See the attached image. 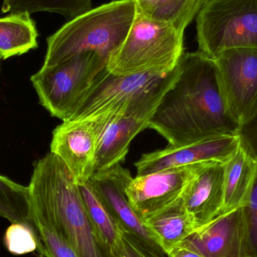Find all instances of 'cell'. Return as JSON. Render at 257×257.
Instances as JSON below:
<instances>
[{"mask_svg": "<svg viewBox=\"0 0 257 257\" xmlns=\"http://www.w3.org/2000/svg\"><path fill=\"white\" fill-rule=\"evenodd\" d=\"M179 75L149 120L169 146L238 136L240 125L226 103L215 60L200 51L184 53Z\"/></svg>", "mask_w": 257, "mask_h": 257, "instance_id": "6da1fadb", "label": "cell"}, {"mask_svg": "<svg viewBox=\"0 0 257 257\" xmlns=\"http://www.w3.org/2000/svg\"><path fill=\"white\" fill-rule=\"evenodd\" d=\"M28 187L33 223L51 226L78 257H108L89 218L78 183L57 156L50 152L36 162Z\"/></svg>", "mask_w": 257, "mask_h": 257, "instance_id": "7a4b0ae2", "label": "cell"}, {"mask_svg": "<svg viewBox=\"0 0 257 257\" xmlns=\"http://www.w3.org/2000/svg\"><path fill=\"white\" fill-rule=\"evenodd\" d=\"M136 14L134 0H114L69 20L47 39L42 66H55L84 52L108 61L126 39Z\"/></svg>", "mask_w": 257, "mask_h": 257, "instance_id": "3957f363", "label": "cell"}, {"mask_svg": "<svg viewBox=\"0 0 257 257\" xmlns=\"http://www.w3.org/2000/svg\"><path fill=\"white\" fill-rule=\"evenodd\" d=\"M179 71L178 64L169 72L124 75L108 72L91 90L70 120L99 116L151 119L162 98L178 78Z\"/></svg>", "mask_w": 257, "mask_h": 257, "instance_id": "277c9868", "label": "cell"}, {"mask_svg": "<svg viewBox=\"0 0 257 257\" xmlns=\"http://www.w3.org/2000/svg\"><path fill=\"white\" fill-rule=\"evenodd\" d=\"M108 63L96 53H81L55 66H42L31 81L42 106L66 121L109 72Z\"/></svg>", "mask_w": 257, "mask_h": 257, "instance_id": "5b68a950", "label": "cell"}, {"mask_svg": "<svg viewBox=\"0 0 257 257\" xmlns=\"http://www.w3.org/2000/svg\"><path fill=\"white\" fill-rule=\"evenodd\" d=\"M184 35L174 26L151 19L136 9L126 39L108 60V71L124 75L172 70L184 54Z\"/></svg>", "mask_w": 257, "mask_h": 257, "instance_id": "8992f818", "label": "cell"}, {"mask_svg": "<svg viewBox=\"0 0 257 257\" xmlns=\"http://www.w3.org/2000/svg\"><path fill=\"white\" fill-rule=\"evenodd\" d=\"M196 32L199 51L213 60L230 48L257 49V0H208Z\"/></svg>", "mask_w": 257, "mask_h": 257, "instance_id": "52a82bcc", "label": "cell"}, {"mask_svg": "<svg viewBox=\"0 0 257 257\" xmlns=\"http://www.w3.org/2000/svg\"><path fill=\"white\" fill-rule=\"evenodd\" d=\"M214 60L229 111L241 126L257 111V49L230 48Z\"/></svg>", "mask_w": 257, "mask_h": 257, "instance_id": "ba28073f", "label": "cell"}, {"mask_svg": "<svg viewBox=\"0 0 257 257\" xmlns=\"http://www.w3.org/2000/svg\"><path fill=\"white\" fill-rule=\"evenodd\" d=\"M108 123L104 117L66 120L53 131L51 153L65 163L77 183L89 181L95 173L98 145Z\"/></svg>", "mask_w": 257, "mask_h": 257, "instance_id": "9c48e42d", "label": "cell"}, {"mask_svg": "<svg viewBox=\"0 0 257 257\" xmlns=\"http://www.w3.org/2000/svg\"><path fill=\"white\" fill-rule=\"evenodd\" d=\"M200 164L137 175L125 187L128 202L142 220L154 215L181 197Z\"/></svg>", "mask_w": 257, "mask_h": 257, "instance_id": "30bf717a", "label": "cell"}, {"mask_svg": "<svg viewBox=\"0 0 257 257\" xmlns=\"http://www.w3.org/2000/svg\"><path fill=\"white\" fill-rule=\"evenodd\" d=\"M241 146L238 136H220L181 147L168 146L145 154L135 163L137 175L208 162L226 163Z\"/></svg>", "mask_w": 257, "mask_h": 257, "instance_id": "8fae6325", "label": "cell"}, {"mask_svg": "<svg viewBox=\"0 0 257 257\" xmlns=\"http://www.w3.org/2000/svg\"><path fill=\"white\" fill-rule=\"evenodd\" d=\"M185 241L204 257H253L243 207L220 214Z\"/></svg>", "mask_w": 257, "mask_h": 257, "instance_id": "7c38bea8", "label": "cell"}, {"mask_svg": "<svg viewBox=\"0 0 257 257\" xmlns=\"http://www.w3.org/2000/svg\"><path fill=\"white\" fill-rule=\"evenodd\" d=\"M132 178L130 171L118 164L95 172L90 181L96 194L123 230L136 235L156 251L165 254L125 195V187Z\"/></svg>", "mask_w": 257, "mask_h": 257, "instance_id": "4fadbf2b", "label": "cell"}, {"mask_svg": "<svg viewBox=\"0 0 257 257\" xmlns=\"http://www.w3.org/2000/svg\"><path fill=\"white\" fill-rule=\"evenodd\" d=\"M225 163H201L181 196L198 228L222 214L224 203Z\"/></svg>", "mask_w": 257, "mask_h": 257, "instance_id": "5bb4252c", "label": "cell"}, {"mask_svg": "<svg viewBox=\"0 0 257 257\" xmlns=\"http://www.w3.org/2000/svg\"><path fill=\"white\" fill-rule=\"evenodd\" d=\"M102 132L96 151L95 172H102L124 161L130 143L149 126L148 117H110Z\"/></svg>", "mask_w": 257, "mask_h": 257, "instance_id": "9a60e30c", "label": "cell"}, {"mask_svg": "<svg viewBox=\"0 0 257 257\" xmlns=\"http://www.w3.org/2000/svg\"><path fill=\"white\" fill-rule=\"evenodd\" d=\"M144 223L166 255L198 229L197 225L184 208L181 197L144 220Z\"/></svg>", "mask_w": 257, "mask_h": 257, "instance_id": "2e32d148", "label": "cell"}, {"mask_svg": "<svg viewBox=\"0 0 257 257\" xmlns=\"http://www.w3.org/2000/svg\"><path fill=\"white\" fill-rule=\"evenodd\" d=\"M256 175V160L241 145L232 158L225 163L222 214L242 208L247 204Z\"/></svg>", "mask_w": 257, "mask_h": 257, "instance_id": "e0dca14e", "label": "cell"}, {"mask_svg": "<svg viewBox=\"0 0 257 257\" xmlns=\"http://www.w3.org/2000/svg\"><path fill=\"white\" fill-rule=\"evenodd\" d=\"M80 193L93 229L108 257L123 253V229L92 187L90 180L78 183Z\"/></svg>", "mask_w": 257, "mask_h": 257, "instance_id": "ac0fdd59", "label": "cell"}, {"mask_svg": "<svg viewBox=\"0 0 257 257\" xmlns=\"http://www.w3.org/2000/svg\"><path fill=\"white\" fill-rule=\"evenodd\" d=\"M37 29L30 14H10L0 18V57L6 60L38 47Z\"/></svg>", "mask_w": 257, "mask_h": 257, "instance_id": "d6986e66", "label": "cell"}, {"mask_svg": "<svg viewBox=\"0 0 257 257\" xmlns=\"http://www.w3.org/2000/svg\"><path fill=\"white\" fill-rule=\"evenodd\" d=\"M208 0H134L136 9L151 19L185 31Z\"/></svg>", "mask_w": 257, "mask_h": 257, "instance_id": "ffe728a7", "label": "cell"}, {"mask_svg": "<svg viewBox=\"0 0 257 257\" xmlns=\"http://www.w3.org/2000/svg\"><path fill=\"white\" fill-rule=\"evenodd\" d=\"M93 9L92 0H3V13L51 12L72 20Z\"/></svg>", "mask_w": 257, "mask_h": 257, "instance_id": "44dd1931", "label": "cell"}, {"mask_svg": "<svg viewBox=\"0 0 257 257\" xmlns=\"http://www.w3.org/2000/svg\"><path fill=\"white\" fill-rule=\"evenodd\" d=\"M0 217L12 223H25L36 228L32 220L29 187L1 175Z\"/></svg>", "mask_w": 257, "mask_h": 257, "instance_id": "7402d4cb", "label": "cell"}, {"mask_svg": "<svg viewBox=\"0 0 257 257\" xmlns=\"http://www.w3.org/2000/svg\"><path fill=\"white\" fill-rule=\"evenodd\" d=\"M3 241L6 249L14 255L33 253L41 246L36 228L25 223H12L5 232Z\"/></svg>", "mask_w": 257, "mask_h": 257, "instance_id": "603a6c76", "label": "cell"}, {"mask_svg": "<svg viewBox=\"0 0 257 257\" xmlns=\"http://www.w3.org/2000/svg\"><path fill=\"white\" fill-rule=\"evenodd\" d=\"M40 238L39 251L45 257H78L72 246L49 225L34 223Z\"/></svg>", "mask_w": 257, "mask_h": 257, "instance_id": "cb8c5ba5", "label": "cell"}, {"mask_svg": "<svg viewBox=\"0 0 257 257\" xmlns=\"http://www.w3.org/2000/svg\"><path fill=\"white\" fill-rule=\"evenodd\" d=\"M249 243L253 257H257V175L250 198L243 207Z\"/></svg>", "mask_w": 257, "mask_h": 257, "instance_id": "d4e9b609", "label": "cell"}, {"mask_svg": "<svg viewBox=\"0 0 257 257\" xmlns=\"http://www.w3.org/2000/svg\"><path fill=\"white\" fill-rule=\"evenodd\" d=\"M123 249L120 257H165L147 245L136 235L123 229Z\"/></svg>", "mask_w": 257, "mask_h": 257, "instance_id": "484cf974", "label": "cell"}, {"mask_svg": "<svg viewBox=\"0 0 257 257\" xmlns=\"http://www.w3.org/2000/svg\"><path fill=\"white\" fill-rule=\"evenodd\" d=\"M238 136L241 146L257 161V111L247 121L241 124Z\"/></svg>", "mask_w": 257, "mask_h": 257, "instance_id": "4316f807", "label": "cell"}, {"mask_svg": "<svg viewBox=\"0 0 257 257\" xmlns=\"http://www.w3.org/2000/svg\"><path fill=\"white\" fill-rule=\"evenodd\" d=\"M168 257H204L185 241L174 247L167 253Z\"/></svg>", "mask_w": 257, "mask_h": 257, "instance_id": "83f0119b", "label": "cell"}, {"mask_svg": "<svg viewBox=\"0 0 257 257\" xmlns=\"http://www.w3.org/2000/svg\"><path fill=\"white\" fill-rule=\"evenodd\" d=\"M1 60H2L1 57H0V61H1Z\"/></svg>", "mask_w": 257, "mask_h": 257, "instance_id": "f1b7e54d", "label": "cell"}]
</instances>
